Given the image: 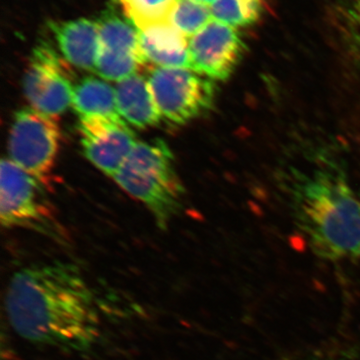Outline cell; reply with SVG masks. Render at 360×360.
Returning a JSON list of instances; mask_svg holds the SVG:
<instances>
[{
  "instance_id": "cell-1",
  "label": "cell",
  "mask_w": 360,
  "mask_h": 360,
  "mask_svg": "<svg viewBox=\"0 0 360 360\" xmlns=\"http://www.w3.org/2000/svg\"><path fill=\"white\" fill-rule=\"evenodd\" d=\"M9 322L26 341L86 352L101 335L94 293L75 265L56 262L15 272L6 295Z\"/></svg>"
},
{
  "instance_id": "cell-2",
  "label": "cell",
  "mask_w": 360,
  "mask_h": 360,
  "mask_svg": "<svg viewBox=\"0 0 360 360\" xmlns=\"http://www.w3.org/2000/svg\"><path fill=\"white\" fill-rule=\"evenodd\" d=\"M296 226L310 250L328 262H360V196L335 170L319 169L292 182Z\"/></svg>"
},
{
  "instance_id": "cell-3",
  "label": "cell",
  "mask_w": 360,
  "mask_h": 360,
  "mask_svg": "<svg viewBox=\"0 0 360 360\" xmlns=\"http://www.w3.org/2000/svg\"><path fill=\"white\" fill-rule=\"evenodd\" d=\"M113 179L146 205L160 229H167L179 210L184 188L172 151L162 139L137 142Z\"/></svg>"
},
{
  "instance_id": "cell-4",
  "label": "cell",
  "mask_w": 360,
  "mask_h": 360,
  "mask_svg": "<svg viewBox=\"0 0 360 360\" xmlns=\"http://www.w3.org/2000/svg\"><path fill=\"white\" fill-rule=\"evenodd\" d=\"M39 180L9 158L0 167V219L7 229L23 227L63 240Z\"/></svg>"
},
{
  "instance_id": "cell-5",
  "label": "cell",
  "mask_w": 360,
  "mask_h": 360,
  "mask_svg": "<svg viewBox=\"0 0 360 360\" xmlns=\"http://www.w3.org/2000/svg\"><path fill=\"white\" fill-rule=\"evenodd\" d=\"M59 144L60 129L53 116L28 108L14 113L9 160L45 186L51 179Z\"/></svg>"
},
{
  "instance_id": "cell-6",
  "label": "cell",
  "mask_w": 360,
  "mask_h": 360,
  "mask_svg": "<svg viewBox=\"0 0 360 360\" xmlns=\"http://www.w3.org/2000/svg\"><path fill=\"white\" fill-rule=\"evenodd\" d=\"M148 82L160 115L175 124L200 117L214 103V82L189 68H156Z\"/></svg>"
},
{
  "instance_id": "cell-7",
  "label": "cell",
  "mask_w": 360,
  "mask_h": 360,
  "mask_svg": "<svg viewBox=\"0 0 360 360\" xmlns=\"http://www.w3.org/2000/svg\"><path fill=\"white\" fill-rule=\"evenodd\" d=\"M72 71L49 42L41 40L33 49L23 79V90L33 110L53 116L72 104Z\"/></svg>"
},
{
  "instance_id": "cell-8",
  "label": "cell",
  "mask_w": 360,
  "mask_h": 360,
  "mask_svg": "<svg viewBox=\"0 0 360 360\" xmlns=\"http://www.w3.org/2000/svg\"><path fill=\"white\" fill-rule=\"evenodd\" d=\"M99 27V49L96 71L108 80L122 82L135 75L143 65L139 51V30L115 7L103 11L97 20Z\"/></svg>"
},
{
  "instance_id": "cell-9",
  "label": "cell",
  "mask_w": 360,
  "mask_h": 360,
  "mask_svg": "<svg viewBox=\"0 0 360 360\" xmlns=\"http://www.w3.org/2000/svg\"><path fill=\"white\" fill-rule=\"evenodd\" d=\"M191 70L210 80H226L238 68L245 44L238 28L212 20L191 37Z\"/></svg>"
},
{
  "instance_id": "cell-10",
  "label": "cell",
  "mask_w": 360,
  "mask_h": 360,
  "mask_svg": "<svg viewBox=\"0 0 360 360\" xmlns=\"http://www.w3.org/2000/svg\"><path fill=\"white\" fill-rule=\"evenodd\" d=\"M78 129L87 160L110 176H115L137 144L120 115L80 118Z\"/></svg>"
},
{
  "instance_id": "cell-11",
  "label": "cell",
  "mask_w": 360,
  "mask_h": 360,
  "mask_svg": "<svg viewBox=\"0 0 360 360\" xmlns=\"http://www.w3.org/2000/svg\"><path fill=\"white\" fill-rule=\"evenodd\" d=\"M49 28L66 63L82 70H96L99 49L97 21L87 18L60 22L51 21Z\"/></svg>"
},
{
  "instance_id": "cell-12",
  "label": "cell",
  "mask_w": 360,
  "mask_h": 360,
  "mask_svg": "<svg viewBox=\"0 0 360 360\" xmlns=\"http://www.w3.org/2000/svg\"><path fill=\"white\" fill-rule=\"evenodd\" d=\"M188 44L186 35L170 22L139 30V51L143 65L191 70Z\"/></svg>"
},
{
  "instance_id": "cell-13",
  "label": "cell",
  "mask_w": 360,
  "mask_h": 360,
  "mask_svg": "<svg viewBox=\"0 0 360 360\" xmlns=\"http://www.w3.org/2000/svg\"><path fill=\"white\" fill-rule=\"evenodd\" d=\"M115 92L118 113L130 124L148 129L160 123V112L146 77L135 73L118 82Z\"/></svg>"
},
{
  "instance_id": "cell-14",
  "label": "cell",
  "mask_w": 360,
  "mask_h": 360,
  "mask_svg": "<svg viewBox=\"0 0 360 360\" xmlns=\"http://www.w3.org/2000/svg\"><path fill=\"white\" fill-rule=\"evenodd\" d=\"M72 106L80 118L120 115L115 89L92 77H85L75 84Z\"/></svg>"
},
{
  "instance_id": "cell-15",
  "label": "cell",
  "mask_w": 360,
  "mask_h": 360,
  "mask_svg": "<svg viewBox=\"0 0 360 360\" xmlns=\"http://www.w3.org/2000/svg\"><path fill=\"white\" fill-rule=\"evenodd\" d=\"M179 0H118L127 20L139 30L170 22V16Z\"/></svg>"
},
{
  "instance_id": "cell-16",
  "label": "cell",
  "mask_w": 360,
  "mask_h": 360,
  "mask_svg": "<svg viewBox=\"0 0 360 360\" xmlns=\"http://www.w3.org/2000/svg\"><path fill=\"white\" fill-rule=\"evenodd\" d=\"M210 11L212 20L232 27H245L260 20L264 0H215Z\"/></svg>"
},
{
  "instance_id": "cell-17",
  "label": "cell",
  "mask_w": 360,
  "mask_h": 360,
  "mask_svg": "<svg viewBox=\"0 0 360 360\" xmlns=\"http://www.w3.org/2000/svg\"><path fill=\"white\" fill-rule=\"evenodd\" d=\"M212 20L210 6L196 0H179L170 16V23L186 37H193Z\"/></svg>"
},
{
  "instance_id": "cell-18",
  "label": "cell",
  "mask_w": 360,
  "mask_h": 360,
  "mask_svg": "<svg viewBox=\"0 0 360 360\" xmlns=\"http://www.w3.org/2000/svg\"><path fill=\"white\" fill-rule=\"evenodd\" d=\"M345 15L360 34V0H345Z\"/></svg>"
},
{
  "instance_id": "cell-19",
  "label": "cell",
  "mask_w": 360,
  "mask_h": 360,
  "mask_svg": "<svg viewBox=\"0 0 360 360\" xmlns=\"http://www.w3.org/2000/svg\"><path fill=\"white\" fill-rule=\"evenodd\" d=\"M196 1L201 2V4H206V6H208V4H210V6H212V4H213V2L215 1V0H196Z\"/></svg>"
}]
</instances>
